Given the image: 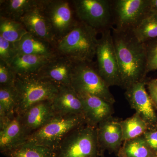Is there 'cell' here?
<instances>
[{
    "label": "cell",
    "instance_id": "obj_1",
    "mask_svg": "<svg viewBox=\"0 0 157 157\" xmlns=\"http://www.w3.org/2000/svg\"><path fill=\"white\" fill-rule=\"evenodd\" d=\"M113 45L120 72L121 87L124 89L146 80L147 56L144 43L132 31L111 29Z\"/></svg>",
    "mask_w": 157,
    "mask_h": 157
},
{
    "label": "cell",
    "instance_id": "obj_2",
    "mask_svg": "<svg viewBox=\"0 0 157 157\" xmlns=\"http://www.w3.org/2000/svg\"><path fill=\"white\" fill-rule=\"evenodd\" d=\"M98 32L78 21L66 36L57 41L55 48L59 54L75 63H91L96 56Z\"/></svg>",
    "mask_w": 157,
    "mask_h": 157
},
{
    "label": "cell",
    "instance_id": "obj_3",
    "mask_svg": "<svg viewBox=\"0 0 157 157\" xmlns=\"http://www.w3.org/2000/svg\"><path fill=\"white\" fill-rule=\"evenodd\" d=\"M60 86L37 74L16 75L14 87L17 94L15 113L21 115L31 106L45 101H52L58 92Z\"/></svg>",
    "mask_w": 157,
    "mask_h": 157
},
{
    "label": "cell",
    "instance_id": "obj_4",
    "mask_svg": "<svg viewBox=\"0 0 157 157\" xmlns=\"http://www.w3.org/2000/svg\"><path fill=\"white\" fill-rule=\"evenodd\" d=\"M97 127L86 123L71 131L55 151V157H101Z\"/></svg>",
    "mask_w": 157,
    "mask_h": 157
},
{
    "label": "cell",
    "instance_id": "obj_5",
    "mask_svg": "<svg viewBox=\"0 0 157 157\" xmlns=\"http://www.w3.org/2000/svg\"><path fill=\"white\" fill-rule=\"evenodd\" d=\"M86 123L82 115H56L44 126L30 135L26 141L55 151L70 132Z\"/></svg>",
    "mask_w": 157,
    "mask_h": 157
},
{
    "label": "cell",
    "instance_id": "obj_6",
    "mask_svg": "<svg viewBox=\"0 0 157 157\" xmlns=\"http://www.w3.org/2000/svg\"><path fill=\"white\" fill-rule=\"evenodd\" d=\"M71 86L76 93L90 94L113 104L115 99L93 63H75L72 73Z\"/></svg>",
    "mask_w": 157,
    "mask_h": 157
},
{
    "label": "cell",
    "instance_id": "obj_7",
    "mask_svg": "<svg viewBox=\"0 0 157 157\" xmlns=\"http://www.w3.org/2000/svg\"><path fill=\"white\" fill-rule=\"evenodd\" d=\"M71 3L77 19L98 33L113 27L111 0H73Z\"/></svg>",
    "mask_w": 157,
    "mask_h": 157
},
{
    "label": "cell",
    "instance_id": "obj_8",
    "mask_svg": "<svg viewBox=\"0 0 157 157\" xmlns=\"http://www.w3.org/2000/svg\"><path fill=\"white\" fill-rule=\"evenodd\" d=\"M113 27L132 31L150 11L149 0H111Z\"/></svg>",
    "mask_w": 157,
    "mask_h": 157
},
{
    "label": "cell",
    "instance_id": "obj_9",
    "mask_svg": "<svg viewBox=\"0 0 157 157\" xmlns=\"http://www.w3.org/2000/svg\"><path fill=\"white\" fill-rule=\"evenodd\" d=\"M98 40L96 56L98 72L109 87L121 86L120 72L111 29L103 32Z\"/></svg>",
    "mask_w": 157,
    "mask_h": 157
},
{
    "label": "cell",
    "instance_id": "obj_10",
    "mask_svg": "<svg viewBox=\"0 0 157 157\" xmlns=\"http://www.w3.org/2000/svg\"><path fill=\"white\" fill-rule=\"evenodd\" d=\"M43 9L57 41L66 36L78 21L73 6L68 1L45 0Z\"/></svg>",
    "mask_w": 157,
    "mask_h": 157
},
{
    "label": "cell",
    "instance_id": "obj_11",
    "mask_svg": "<svg viewBox=\"0 0 157 157\" xmlns=\"http://www.w3.org/2000/svg\"><path fill=\"white\" fill-rule=\"evenodd\" d=\"M146 80L132 85L125 90V96L132 109L146 122L149 128L157 127V115L146 90Z\"/></svg>",
    "mask_w": 157,
    "mask_h": 157
},
{
    "label": "cell",
    "instance_id": "obj_12",
    "mask_svg": "<svg viewBox=\"0 0 157 157\" xmlns=\"http://www.w3.org/2000/svg\"><path fill=\"white\" fill-rule=\"evenodd\" d=\"M75 62L57 53L37 75L59 86H71L72 73Z\"/></svg>",
    "mask_w": 157,
    "mask_h": 157
},
{
    "label": "cell",
    "instance_id": "obj_13",
    "mask_svg": "<svg viewBox=\"0 0 157 157\" xmlns=\"http://www.w3.org/2000/svg\"><path fill=\"white\" fill-rule=\"evenodd\" d=\"M44 4L27 12L19 21L29 33L48 42L55 48L57 40L43 11Z\"/></svg>",
    "mask_w": 157,
    "mask_h": 157
},
{
    "label": "cell",
    "instance_id": "obj_14",
    "mask_svg": "<svg viewBox=\"0 0 157 157\" xmlns=\"http://www.w3.org/2000/svg\"><path fill=\"white\" fill-rule=\"evenodd\" d=\"M28 137L21 117L15 113L0 123V152L2 154L25 143Z\"/></svg>",
    "mask_w": 157,
    "mask_h": 157
},
{
    "label": "cell",
    "instance_id": "obj_15",
    "mask_svg": "<svg viewBox=\"0 0 157 157\" xmlns=\"http://www.w3.org/2000/svg\"><path fill=\"white\" fill-rule=\"evenodd\" d=\"M82 101L86 123L97 127L100 123L112 116L113 105L90 94L77 93Z\"/></svg>",
    "mask_w": 157,
    "mask_h": 157
},
{
    "label": "cell",
    "instance_id": "obj_16",
    "mask_svg": "<svg viewBox=\"0 0 157 157\" xmlns=\"http://www.w3.org/2000/svg\"><path fill=\"white\" fill-rule=\"evenodd\" d=\"M120 121L112 116L98 125V142L103 153L107 150L117 154L122 146V131Z\"/></svg>",
    "mask_w": 157,
    "mask_h": 157
},
{
    "label": "cell",
    "instance_id": "obj_17",
    "mask_svg": "<svg viewBox=\"0 0 157 157\" xmlns=\"http://www.w3.org/2000/svg\"><path fill=\"white\" fill-rule=\"evenodd\" d=\"M20 115L29 137L32 133L44 126L56 114L52 101H45L31 106Z\"/></svg>",
    "mask_w": 157,
    "mask_h": 157
},
{
    "label": "cell",
    "instance_id": "obj_18",
    "mask_svg": "<svg viewBox=\"0 0 157 157\" xmlns=\"http://www.w3.org/2000/svg\"><path fill=\"white\" fill-rule=\"evenodd\" d=\"M52 103L56 115L84 116L82 101L71 86H60L58 92L52 100Z\"/></svg>",
    "mask_w": 157,
    "mask_h": 157
},
{
    "label": "cell",
    "instance_id": "obj_19",
    "mask_svg": "<svg viewBox=\"0 0 157 157\" xmlns=\"http://www.w3.org/2000/svg\"><path fill=\"white\" fill-rule=\"evenodd\" d=\"M57 53L48 56L17 54L10 66L16 75L27 76L37 74Z\"/></svg>",
    "mask_w": 157,
    "mask_h": 157
},
{
    "label": "cell",
    "instance_id": "obj_20",
    "mask_svg": "<svg viewBox=\"0 0 157 157\" xmlns=\"http://www.w3.org/2000/svg\"><path fill=\"white\" fill-rule=\"evenodd\" d=\"M14 44L16 55L48 56L57 53L55 48L50 43L29 33Z\"/></svg>",
    "mask_w": 157,
    "mask_h": 157
},
{
    "label": "cell",
    "instance_id": "obj_21",
    "mask_svg": "<svg viewBox=\"0 0 157 157\" xmlns=\"http://www.w3.org/2000/svg\"><path fill=\"white\" fill-rule=\"evenodd\" d=\"M45 0H4L0 1V17L19 21L27 12L42 6Z\"/></svg>",
    "mask_w": 157,
    "mask_h": 157
},
{
    "label": "cell",
    "instance_id": "obj_22",
    "mask_svg": "<svg viewBox=\"0 0 157 157\" xmlns=\"http://www.w3.org/2000/svg\"><path fill=\"white\" fill-rule=\"evenodd\" d=\"M2 154L6 157H55V152L48 147L26 141Z\"/></svg>",
    "mask_w": 157,
    "mask_h": 157
},
{
    "label": "cell",
    "instance_id": "obj_23",
    "mask_svg": "<svg viewBox=\"0 0 157 157\" xmlns=\"http://www.w3.org/2000/svg\"><path fill=\"white\" fill-rule=\"evenodd\" d=\"M120 123L123 142L142 136L149 128L146 122L136 113L131 117L120 121Z\"/></svg>",
    "mask_w": 157,
    "mask_h": 157
},
{
    "label": "cell",
    "instance_id": "obj_24",
    "mask_svg": "<svg viewBox=\"0 0 157 157\" xmlns=\"http://www.w3.org/2000/svg\"><path fill=\"white\" fill-rule=\"evenodd\" d=\"M132 32L142 43L157 38V13L150 11Z\"/></svg>",
    "mask_w": 157,
    "mask_h": 157
},
{
    "label": "cell",
    "instance_id": "obj_25",
    "mask_svg": "<svg viewBox=\"0 0 157 157\" xmlns=\"http://www.w3.org/2000/svg\"><path fill=\"white\" fill-rule=\"evenodd\" d=\"M17 94L13 86H0V122L15 114Z\"/></svg>",
    "mask_w": 157,
    "mask_h": 157
},
{
    "label": "cell",
    "instance_id": "obj_26",
    "mask_svg": "<svg viewBox=\"0 0 157 157\" xmlns=\"http://www.w3.org/2000/svg\"><path fill=\"white\" fill-rule=\"evenodd\" d=\"M27 33L24 26L19 21L0 17V36L5 40L15 43Z\"/></svg>",
    "mask_w": 157,
    "mask_h": 157
},
{
    "label": "cell",
    "instance_id": "obj_27",
    "mask_svg": "<svg viewBox=\"0 0 157 157\" xmlns=\"http://www.w3.org/2000/svg\"><path fill=\"white\" fill-rule=\"evenodd\" d=\"M121 149L127 157H157L143 135L124 141Z\"/></svg>",
    "mask_w": 157,
    "mask_h": 157
},
{
    "label": "cell",
    "instance_id": "obj_28",
    "mask_svg": "<svg viewBox=\"0 0 157 157\" xmlns=\"http://www.w3.org/2000/svg\"><path fill=\"white\" fill-rule=\"evenodd\" d=\"M146 50L147 73L157 70V38L144 43Z\"/></svg>",
    "mask_w": 157,
    "mask_h": 157
},
{
    "label": "cell",
    "instance_id": "obj_29",
    "mask_svg": "<svg viewBox=\"0 0 157 157\" xmlns=\"http://www.w3.org/2000/svg\"><path fill=\"white\" fill-rule=\"evenodd\" d=\"M16 76L11 66L0 60V86H14Z\"/></svg>",
    "mask_w": 157,
    "mask_h": 157
},
{
    "label": "cell",
    "instance_id": "obj_30",
    "mask_svg": "<svg viewBox=\"0 0 157 157\" xmlns=\"http://www.w3.org/2000/svg\"><path fill=\"white\" fill-rule=\"evenodd\" d=\"M16 55L14 43L0 36V60L10 65Z\"/></svg>",
    "mask_w": 157,
    "mask_h": 157
},
{
    "label": "cell",
    "instance_id": "obj_31",
    "mask_svg": "<svg viewBox=\"0 0 157 157\" xmlns=\"http://www.w3.org/2000/svg\"><path fill=\"white\" fill-rule=\"evenodd\" d=\"M143 136L147 145L157 157V127L149 128Z\"/></svg>",
    "mask_w": 157,
    "mask_h": 157
},
{
    "label": "cell",
    "instance_id": "obj_32",
    "mask_svg": "<svg viewBox=\"0 0 157 157\" xmlns=\"http://www.w3.org/2000/svg\"><path fill=\"white\" fill-rule=\"evenodd\" d=\"M146 86L155 109H157V78L146 81Z\"/></svg>",
    "mask_w": 157,
    "mask_h": 157
},
{
    "label": "cell",
    "instance_id": "obj_33",
    "mask_svg": "<svg viewBox=\"0 0 157 157\" xmlns=\"http://www.w3.org/2000/svg\"><path fill=\"white\" fill-rule=\"evenodd\" d=\"M150 11L157 13V0H149Z\"/></svg>",
    "mask_w": 157,
    "mask_h": 157
},
{
    "label": "cell",
    "instance_id": "obj_34",
    "mask_svg": "<svg viewBox=\"0 0 157 157\" xmlns=\"http://www.w3.org/2000/svg\"><path fill=\"white\" fill-rule=\"evenodd\" d=\"M117 155L118 157H127L124 154L123 152L121 150V148L120 150L118 152Z\"/></svg>",
    "mask_w": 157,
    "mask_h": 157
},
{
    "label": "cell",
    "instance_id": "obj_35",
    "mask_svg": "<svg viewBox=\"0 0 157 157\" xmlns=\"http://www.w3.org/2000/svg\"><path fill=\"white\" fill-rule=\"evenodd\" d=\"M101 157H105L104 156V155H102V156H101Z\"/></svg>",
    "mask_w": 157,
    "mask_h": 157
}]
</instances>
